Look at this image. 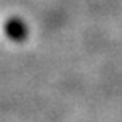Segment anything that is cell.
<instances>
[{
    "label": "cell",
    "mask_w": 122,
    "mask_h": 122,
    "mask_svg": "<svg viewBox=\"0 0 122 122\" xmlns=\"http://www.w3.org/2000/svg\"><path fill=\"white\" fill-rule=\"evenodd\" d=\"M5 35L14 43H21V41L27 40L29 35V27L21 18H10L6 19V22L3 25Z\"/></svg>",
    "instance_id": "6da1fadb"
}]
</instances>
